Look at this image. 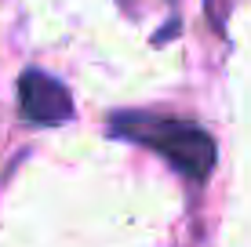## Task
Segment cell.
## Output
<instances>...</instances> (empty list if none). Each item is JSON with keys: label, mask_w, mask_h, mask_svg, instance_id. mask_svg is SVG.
Returning a JSON list of instances; mask_svg holds the SVG:
<instances>
[{"label": "cell", "mask_w": 251, "mask_h": 247, "mask_svg": "<svg viewBox=\"0 0 251 247\" xmlns=\"http://www.w3.org/2000/svg\"><path fill=\"white\" fill-rule=\"evenodd\" d=\"M19 102L25 120L33 124H62L73 113V102H69L66 88L55 76L40 73V69H25L19 80Z\"/></svg>", "instance_id": "2"}, {"label": "cell", "mask_w": 251, "mask_h": 247, "mask_svg": "<svg viewBox=\"0 0 251 247\" xmlns=\"http://www.w3.org/2000/svg\"><path fill=\"white\" fill-rule=\"evenodd\" d=\"M109 131L157 149L171 167H178L193 182H204L215 167V142L197 124L164 120V116H150V113H117L109 120Z\"/></svg>", "instance_id": "1"}]
</instances>
